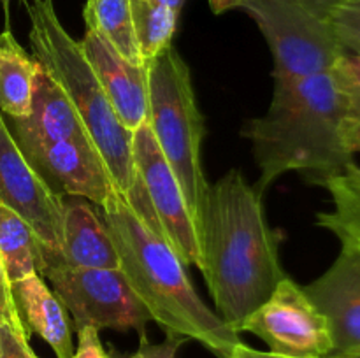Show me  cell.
<instances>
[{"instance_id":"cell-1","label":"cell","mask_w":360,"mask_h":358,"mask_svg":"<svg viewBox=\"0 0 360 358\" xmlns=\"http://www.w3.org/2000/svg\"><path fill=\"white\" fill-rule=\"evenodd\" d=\"M200 272L225 325L239 333L246 316L269 298L285 274L280 239L262 206V192L231 168L210 185L199 232Z\"/></svg>"},{"instance_id":"cell-2","label":"cell","mask_w":360,"mask_h":358,"mask_svg":"<svg viewBox=\"0 0 360 358\" xmlns=\"http://www.w3.org/2000/svg\"><path fill=\"white\" fill-rule=\"evenodd\" d=\"M241 133L252 144L262 193L287 172L320 185L360 153V135L329 72L274 81L267 112L246 121Z\"/></svg>"},{"instance_id":"cell-3","label":"cell","mask_w":360,"mask_h":358,"mask_svg":"<svg viewBox=\"0 0 360 358\" xmlns=\"http://www.w3.org/2000/svg\"><path fill=\"white\" fill-rule=\"evenodd\" d=\"M101 209L118 251L120 270L151 321L165 333L197 340L217 358H231L236 344L241 343L239 333L199 297L186 265L167 239L136 213L116 186Z\"/></svg>"},{"instance_id":"cell-4","label":"cell","mask_w":360,"mask_h":358,"mask_svg":"<svg viewBox=\"0 0 360 358\" xmlns=\"http://www.w3.org/2000/svg\"><path fill=\"white\" fill-rule=\"evenodd\" d=\"M23 4L30 18L32 56L58 83L74 105L123 199L164 237L134 165L132 132L116 116L81 44L60 23L53 4L46 0H23Z\"/></svg>"},{"instance_id":"cell-5","label":"cell","mask_w":360,"mask_h":358,"mask_svg":"<svg viewBox=\"0 0 360 358\" xmlns=\"http://www.w3.org/2000/svg\"><path fill=\"white\" fill-rule=\"evenodd\" d=\"M146 65L148 123L178 178L190 216L199 232L210 183L200 161L206 123L197 105L190 67L172 46Z\"/></svg>"},{"instance_id":"cell-6","label":"cell","mask_w":360,"mask_h":358,"mask_svg":"<svg viewBox=\"0 0 360 358\" xmlns=\"http://www.w3.org/2000/svg\"><path fill=\"white\" fill-rule=\"evenodd\" d=\"M241 9L253 18L269 46L274 81L327 74L347 53L330 21L301 0H248Z\"/></svg>"},{"instance_id":"cell-7","label":"cell","mask_w":360,"mask_h":358,"mask_svg":"<svg viewBox=\"0 0 360 358\" xmlns=\"http://www.w3.org/2000/svg\"><path fill=\"white\" fill-rule=\"evenodd\" d=\"M41 276L51 283L53 291L69 311L74 330L94 329L139 330L151 321L150 312L137 298L120 269H88L60 262H46Z\"/></svg>"},{"instance_id":"cell-8","label":"cell","mask_w":360,"mask_h":358,"mask_svg":"<svg viewBox=\"0 0 360 358\" xmlns=\"http://www.w3.org/2000/svg\"><path fill=\"white\" fill-rule=\"evenodd\" d=\"M239 332L260 337L273 353L297 358H323L333 353L326 318L313 305L304 288L283 277L262 305L239 326Z\"/></svg>"},{"instance_id":"cell-9","label":"cell","mask_w":360,"mask_h":358,"mask_svg":"<svg viewBox=\"0 0 360 358\" xmlns=\"http://www.w3.org/2000/svg\"><path fill=\"white\" fill-rule=\"evenodd\" d=\"M0 204L30 225L42 246V263L60 255L62 195L28 164L6 123L0 125Z\"/></svg>"},{"instance_id":"cell-10","label":"cell","mask_w":360,"mask_h":358,"mask_svg":"<svg viewBox=\"0 0 360 358\" xmlns=\"http://www.w3.org/2000/svg\"><path fill=\"white\" fill-rule=\"evenodd\" d=\"M132 157L162 234L185 265H195L200 270L202 260L195 225L178 178L158 147L148 121L132 132Z\"/></svg>"},{"instance_id":"cell-11","label":"cell","mask_w":360,"mask_h":358,"mask_svg":"<svg viewBox=\"0 0 360 358\" xmlns=\"http://www.w3.org/2000/svg\"><path fill=\"white\" fill-rule=\"evenodd\" d=\"M304 288L320 314L326 318L333 339L330 357L360 354V251L341 242L333 265Z\"/></svg>"},{"instance_id":"cell-12","label":"cell","mask_w":360,"mask_h":358,"mask_svg":"<svg viewBox=\"0 0 360 358\" xmlns=\"http://www.w3.org/2000/svg\"><path fill=\"white\" fill-rule=\"evenodd\" d=\"M46 179L70 197H81L98 207L104 206L115 188L109 168L90 137L63 139L25 157Z\"/></svg>"},{"instance_id":"cell-13","label":"cell","mask_w":360,"mask_h":358,"mask_svg":"<svg viewBox=\"0 0 360 358\" xmlns=\"http://www.w3.org/2000/svg\"><path fill=\"white\" fill-rule=\"evenodd\" d=\"M79 44L120 121L130 132L139 128L148 121V65L130 63L94 28Z\"/></svg>"},{"instance_id":"cell-14","label":"cell","mask_w":360,"mask_h":358,"mask_svg":"<svg viewBox=\"0 0 360 358\" xmlns=\"http://www.w3.org/2000/svg\"><path fill=\"white\" fill-rule=\"evenodd\" d=\"M13 137L23 157L63 139L90 137L76 109L55 79L39 69L32 93L30 111L13 119Z\"/></svg>"},{"instance_id":"cell-15","label":"cell","mask_w":360,"mask_h":358,"mask_svg":"<svg viewBox=\"0 0 360 358\" xmlns=\"http://www.w3.org/2000/svg\"><path fill=\"white\" fill-rule=\"evenodd\" d=\"M46 262L88 269H120L118 251L104 218L98 216L88 200L81 197L63 200L62 248L56 258Z\"/></svg>"},{"instance_id":"cell-16","label":"cell","mask_w":360,"mask_h":358,"mask_svg":"<svg viewBox=\"0 0 360 358\" xmlns=\"http://www.w3.org/2000/svg\"><path fill=\"white\" fill-rule=\"evenodd\" d=\"M25 325L37 333L55 351L56 358H72V325L70 316L58 295L44 283L41 274H34L11 284Z\"/></svg>"},{"instance_id":"cell-17","label":"cell","mask_w":360,"mask_h":358,"mask_svg":"<svg viewBox=\"0 0 360 358\" xmlns=\"http://www.w3.org/2000/svg\"><path fill=\"white\" fill-rule=\"evenodd\" d=\"M41 65L16 41L13 32H0V114L11 119L28 114L35 77Z\"/></svg>"},{"instance_id":"cell-18","label":"cell","mask_w":360,"mask_h":358,"mask_svg":"<svg viewBox=\"0 0 360 358\" xmlns=\"http://www.w3.org/2000/svg\"><path fill=\"white\" fill-rule=\"evenodd\" d=\"M0 262L9 283L42 270V246L30 225L18 213L0 204Z\"/></svg>"},{"instance_id":"cell-19","label":"cell","mask_w":360,"mask_h":358,"mask_svg":"<svg viewBox=\"0 0 360 358\" xmlns=\"http://www.w3.org/2000/svg\"><path fill=\"white\" fill-rule=\"evenodd\" d=\"M84 23L102 35L120 55L134 65H146L134 32L130 0H86Z\"/></svg>"},{"instance_id":"cell-20","label":"cell","mask_w":360,"mask_h":358,"mask_svg":"<svg viewBox=\"0 0 360 358\" xmlns=\"http://www.w3.org/2000/svg\"><path fill=\"white\" fill-rule=\"evenodd\" d=\"M320 186L330 193L334 209L316 214V225L334 235L360 232V164L354 161L343 172L320 183Z\"/></svg>"},{"instance_id":"cell-21","label":"cell","mask_w":360,"mask_h":358,"mask_svg":"<svg viewBox=\"0 0 360 358\" xmlns=\"http://www.w3.org/2000/svg\"><path fill=\"white\" fill-rule=\"evenodd\" d=\"M134 32L144 62H151L172 46L179 13L155 0H130Z\"/></svg>"},{"instance_id":"cell-22","label":"cell","mask_w":360,"mask_h":358,"mask_svg":"<svg viewBox=\"0 0 360 358\" xmlns=\"http://www.w3.org/2000/svg\"><path fill=\"white\" fill-rule=\"evenodd\" d=\"M329 74L343 98L348 119L360 135V55L347 51L336 60Z\"/></svg>"},{"instance_id":"cell-23","label":"cell","mask_w":360,"mask_h":358,"mask_svg":"<svg viewBox=\"0 0 360 358\" xmlns=\"http://www.w3.org/2000/svg\"><path fill=\"white\" fill-rule=\"evenodd\" d=\"M329 21L345 51L360 55V0H347Z\"/></svg>"},{"instance_id":"cell-24","label":"cell","mask_w":360,"mask_h":358,"mask_svg":"<svg viewBox=\"0 0 360 358\" xmlns=\"http://www.w3.org/2000/svg\"><path fill=\"white\" fill-rule=\"evenodd\" d=\"M30 332L0 323V358H39L28 343Z\"/></svg>"},{"instance_id":"cell-25","label":"cell","mask_w":360,"mask_h":358,"mask_svg":"<svg viewBox=\"0 0 360 358\" xmlns=\"http://www.w3.org/2000/svg\"><path fill=\"white\" fill-rule=\"evenodd\" d=\"M186 340L188 339L176 333H167L162 343L153 344L146 339V333H141L139 347L130 358H176V353Z\"/></svg>"},{"instance_id":"cell-26","label":"cell","mask_w":360,"mask_h":358,"mask_svg":"<svg viewBox=\"0 0 360 358\" xmlns=\"http://www.w3.org/2000/svg\"><path fill=\"white\" fill-rule=\"evenodd\" d=\"M0 323H7V325L14 326V329L30 332L27 325H25L23 318H21L20 309H18L16 300L13 297V290H11V283L7 279L2 262H0Z\"/></svg>"},{"instance_id":"cell-27","label":"cell","mask_w":360,"mask_h":358,"mask_svg":"<svg viewBox=\"0 0 360 358\" xmlns=\"http://www.w3.org/2000/svg\"><path fill=\"white\" fill-rule=\"evenodd\" d=\"M77 332V347L72 358H111L105 353L98 337V330L94 326H83Z\"/></svg>"},{"instance_id":"cell-28","label":"cell","mask_w":360,"mask_h":358,"mask_svg":"<svg viewBox=\"0 0 360 358\" xmlns=\"http://www.w3.org/2000/svg\"><path fill=\"white\" fill-rule=\"evenodd\" d=\"M309 11L316 14V16L323 18V20L329 21L330 16L336 13V9L340 6H343L347 0H301Z\"/></svg>"},{"instance_id":"cell-29","label":"cell","mask_w":360,"mask_h":358,"mask_svg":"<svg viewBox=\"0 0 360 358\" xmlns=\"http://www.w3.org/2000/svg\"><path fill=\"white\" fill-rule=\"evenodd\" d=\"M231 358H297V357H287V354H278L273 353V351H259L255 347H250L246 344L238 343L232 350ZM330 358V357H323Z\"/></svg>"},{"instance_id":"cell-30","label":"cell","mask_w":360,"mask_h":358,"mask_svg":"<svg viewBox=\"0 0 360 358\" xmlns=\"http://www.w3.org/2000/svg\"><path fill=\"white\" fill-rule=\"evenodd\" d=\"M207 2H210L211 11L214 14H221L231 9H236V7H243L248 0H207Z\"/></svg>"},{"instance_id":"cell-31","label":"cell","mask_w":360,"mask_h":358,"mask_svg":"<svg viewBox=\"0 0 360 358\" xmlns=\"http://www.w3.org/2000/svg\"><path fill=\"white\" fill-rule=\"evenodd\" d=\"M336 237L341 242H350L352 246H355L360 251V232H343V234H338Z\"/></svg>"},{"instance_id":"cell-32","label":"cell","mask_w":360,"mask_h":358,"mask_svg":"<svg viewBox=\"0 0 360 358\" xmlns=\"http://www.w3.org/2000/svg\"><path fill=\"white\" fill-rule=\"evenodd\" d=\"M155 2H160L164 4V6L171 7V9H174L176 13H181L183 6H185L186 0H155Z\"/></svg>"},{"instance_id":"cell-33","label":"cell","mask_w":360,"mask_h":358,"mask_svg":"<svg viewBox=\"0 0 360 358\" xmlns=\"http://www.w3.org/2000/svg\"><path fill=\"white\" fill-rule=\"evenodd\" d=\"M46 2L53 4V0H46ZM0 4H2L4 11H6V16H7V14H9V4H11V0H0Z\"/></svg>"},{"instance_id":"cell-34","label":"cell","mask_w":360,"mask_h":358,"mask_svg":"<svg viewBox=\"0 0 360 358\" xmlns=\"http://www.w3.org/2000/svg\"><path fill=\"white\" fill-rule=\"evenodd\" d=\"M330 358H360V354H347V357H330Z\"/></svg>"},{"instance_id":"cell-35","label":"cell","mask_w":360,"mask_h":358,"mask_svg":"<svg viewBox=\"0 0 360 358\" xmlns=\"http://www.w3.org/2000/svg\"><path fill=\"white\" fill-rule=\"evenodd\" d=\"M4 123V118H2V114H0V125H2Z\"/></svg>"}]
</instances>
